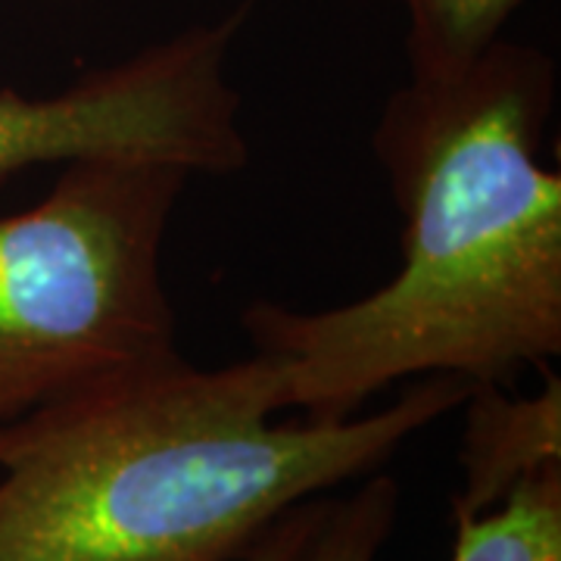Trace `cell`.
I'll list each match as a JSON object with an SVG mask.
<instances>
[{"label":"cell","instance_id":"1","mask_svg":"<svg viewBox=\"0 0 561 561\" xmlns=\"http://www.w3.org/2000/svg\"><path fill=\"white\" fill-rule=\"evenodd\" d=\"M556 88L549 54L500 38L393 91L371 147L402 216L400 272L334 309L243 312L284 409L350 419L397 381L502 383L559 356L561 175L540 162Z\"/></svg>","mask_w":561,"mask_h":561},{"label":"cell","instance_id":"2","mask_svg":"<svg viewBox=\"0 0 561 561\" xmlns=\"http://www.w3.org/2000/svg\"><path fill=\"white\" fill-rule=\"evenodd\" d=\"M427 375L350 419L275 421L262 356L197 368L179 350L81 383L0 427V561H241L294 505L381 471L461 409Z\"/></svg>","mask_w":561,"mask_h":561},{"label":"cell","instance_id":"3","mask_svg":"<svg viewBox=\"0 0 561 561\" xmlns=\"http://www.w3.org/2000/svg\"><path fill=\"white\" fill-rule=\"evenodd\" d=\"M187 175L76 160L32 209L0 219V427L175 346L162 243Z\"/></svg>","mask_w":561,"mask_h":561},{"label":"cell","instance_id":"4","mask_svg":"<svg viewBox=\"0 0 561 561\" xmlns=\"http://www.w3.org/2000/svg\"><path fill=\"white\" fill-rule=\"evenodd\" d=\"M138 131V101L110 69H94L54 98L0 91V184L32 165L125 157Z\"/></svg>","mask_w":561,"mask_h":561},{"label":"cell","instance_id":"5","mask_svg":"<svg viewBox=\"0 0 561 561\" xmlns=\"http://www.w3.org/2000/svg\"><path fill=\"white\" fill-rule=\"evenodd\" d=\"M461 437V490L453 518H474L500 505L542 468L561 465V381L546 375L534 397H508L502 383H471Z\"/></svg>","mask_w":561,"mask_h":561},{"label":"cell","instance_id":"6","mask_svg":"<svg viewBox=\"0 0 561 561\" xmlns=\"http://www.w3.org/2000/svg\"><path fill=\"white\" fill-rule=\"evenodd\" d=\"M453 522V561H561V465L522 481L490 512Z\"/></svg>","mask_w":561,"mask_h":561},{"label":"cell","instance_id":"7","mask_svg":"<svg viewBox=\"0 0 561 561\" xmlns=\"http://www.w3.org/2000/svg\"><path fill=\"white\" fill-rule=\"evenodd\" d=\"M412 76H449L483 57L524 0H400Z\"/></svg>","mask_w":561,"mask_h":561},{"label":"cell","instance_id":"8","mask_svg":"<svg viewBox=\"0 0 561 561\" xmlns=\"http://www.w3.org/2000/svg\"><path fill=\"white\" fill-rule=\"evenodd\" d=\"M400 515V483L390 474H365L343 500H331L312 561H378Z\"/></svg>","mask_w":561,"mask_h":561},{"label":"cell","instance_id":"9","mask_svg":"<svg viewBox=\"0 0 561 561\" xmlns=\"http://www.w3.org/2000/svg\"><path fill=\"white\" fill-rule=\"evenodd\" d=\"M328 505L331 500H321V496L294 505L247 549L241 561H312Z\"/></svg>","mask_w":561,"mask_h":561}]
</instances>
